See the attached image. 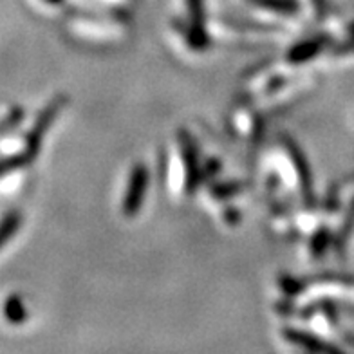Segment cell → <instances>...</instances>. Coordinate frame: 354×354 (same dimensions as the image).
I'll use <instances>...</instances> for the list:
<instances>
[{
	"instance_id": "30bf717a",
	"label": "cell",
	"mask_w": 354,
	"mask_h": 354,
	"mask_svg": "<svg viewBox=\"0 0 354 354\" xmlns=\"http://www.w3.org/2000/svg\"><path fill=\"white\" fill-rule=\"evenodd\" d=\"M253 4L261 6L264 10H271L275 13L295 15L299 13V4L295 0H252Z\"/></svg>"
},
{
	"instance_id": "ba28073f",
	"label": "cell",
	"mask_w": 354,
	"mask_h": 354,
	"mask_svg": "<svg viewBox=\"0 0 354 354\" xmlns=\"http://www.w3.org/2000/svg\"><path fill=\"white\" fill-rule=\"evenodd\" d=\"M22 226V215L19 212H10L0 219V250L10 243L11 237L19 232Z\"/></svg>"
},
{
	"instance_id": "8992f818",
	"label": "cell",
	"mask_w": 354,
	"mask_h": 354,
	"mask_svg": "<svg viewBox=\"0 0 354 354\" xmlns=\"http://www.w3.org/2000/svg\"><path fill=\"white\" fill-rule=\"evenodd\" d=\"M288 150H289V156H291V159H293L295 167H297V172H299V177H300V187H302V192H304V197L308 201L313 199V181H311V170H309L308 167V161H306V158H304L302 150L297 147V145H293L291 141H288Z\"/></svg>"
},
{
	"instance_id": "5b68a950",
	"label": "cell",
	"mask_w": 354,
	"mask_h": 354,
	"mask_svg": "<svg viewBox=\"0 0 354 354\" xmlns=\"http://www.w3.org/2000/svg\"><path fill=\"white\" fill-rule=\"evenodd\" d=\"M286 340L291 342L293 345H299L302 349L311 351V353H336V347L322 342L320 338H317L315 335H309L306 331H300V329H286L284 331Z\"/></svg>"
},
{
	"instance_id": "3957f363",
	"label": "cell",
	"mask_w": 354,
	"mask_h": 354,
	"mask_svg": "<svg viewBox=\"0 0 354 354\" xmlns=\"http://www.w3.org/2000/svg\"><path fill=\"white\" fill-rule=\"evenodd\" d=\"M179 143H181L183 158H185V165H187V190L194 192L201 183V167L196 141L187 131H181L179 132Z\"/></svg>"
},
{
	"instance_id": "8fae6325",
	"label": "cell",
	"mask_w": 354,
	"mask_h": 354,
	"mask_svg": "<svg viewBox=\"0 0 354 354\" xmlns=\"http://www.w3.org/2000/svg\"><path fill=\"white\" fill-rule=\"evenodd\" d=\"M29 161H33V159L29 158L26 152L17 156H8V158H0V177L6 176V174L15 172V170H19V168H24Z\"/></svg>"
},
{
	"instance_id": "9c48e42d",
	"label": "cell",
	"mask_w": 354,
	"mask_h": 354,
	"mask_svg": "<svg viewBox=\"0 0 354 354\" xmlns=\"http://www.w3.org/2000/svg\"><path fill=\"white\" fill-rule=\"evenodd\" d=\"M4 317L11 322V324H22L28 318V308L24 304L22 297L19 295H11L10 299L4 302Z\"/></svg>"
},
{
	"instance_id": "5bb4252c",
	"label": "cell",
	"mask_w": 354,
	"mask_h": 354,
	"mask_svg": "<svg viewBox=\"0 0 354 354\" xmlns=\"http://www.w3.org/2000/svg\"><path fill=\"white\" fill-rule=\"evenodd\" d=\"M241 188H243V187H241L239 183H224V185H217V187H214L212 194H214L217 199H221V197L233 196V194L241 190Z\"/></svg>"
},
{
	"instance_id": "9a60e30c",
	"label": "cell",
	"mask_w": 354,
	"mask_h": 354,
	"mask_svg": "<svg viewBox=\"0 0 354 354\" xmlns=\"http://www.w3.org/2000/svg\"><path fill=\"white\" fill-rule=\"evenodd\" d=\"M353 228H354V206H353V208H351L349 217L345 219V226H344V230H342V233H340V239H338V241H340L342 244H344L345 241H347V235H349L351 230H353Z\"/></svg>"
},
{
	"instance_id": "52a82bcc",
	"label": "cell",
	"mask_w": 354,
	"mask_h": 354,
	"mask_svg": "<svg viewBox=\"0 0 354 354\" xmlns=\"http://www.w3.org/2000/svg\"><path fill=\"white\" fill-rule=\"evenodd\" d=\"M327 46L326 37L311 38V40H304L299 46H295L291 51H289V62L293 64H302V62H308L311 58L318 55V53Z\"/></svg>"
},
{
	"instance_id": "2e32d148",
	"label": "cell",
	"mask_w": 354,
	"mask_h": 354,
	"mask_svg": "<svg viewBox=\"0 0 354 354\" xmlns=\"http://www.w3.org/2000/svg\"><path fill=\"white\" fill-rule=\"evenodd\" d=\"M46 2H49V4H60L62 0H46Z\"/></svg>"
},
{
	"instance_id": "6da1fadb",
	"label": "cell",
	"mask_w": 354,
	"mask_h": 354,
	"mask_svg": "<svg viewBox=\"0 0 354 354\" xmlns=\"http://www.w3.org/2000/svg\"><path fill=\"white\" fill-rule=\"evenodd\" d=\"M66 96H56V98L38 114L33 129L28 132V138H26V150H24L31 159L37 158L38 150H40V145H42L44 141V136H46V132L51 129L53 122H55L56 116L60 114L62 109L66 107Z\"/></svg>"
},
{
	"instance_id": "7a4b0ae2",
	"label": "cell",
	"mask_w": 354,
	"mask_h": 354,
	"mask_svg": "<svg viewBox=\"0 0 354 354\" xmlns=\"http://www.w3.org/2000/svg\"><path fill=\"white\" fill-rule=\"evenodd\" d=\"M147 187H149V170L145 165H134L132 168L131 177H129V187L125 192V199H123L122 210L127 217H134L140 212L141 205L145 201V194H147Z\"/></svg>"
},
{
	"instance_id": "7c38bea8",
	"label": "cell",
	"mask_w": 354,
	"mask_h": 354,
	"mask_svg": "<svg viewBox=\"0 0 354 354\" xmlns=\"http://www.w3.org/2000/svg\"><path fill=\"white\" fill-rule=\"evenodd\" d=\"M24 120V111L20 107H15L13 111L8 114V118H4L2 122H0V136L8 134V132L15 131L17 127L22 123Z\"/></svg>"
},
{
	"instance_id": "277c9868",
	"label": "cell",
	"mask_w": 354,
	"mask_h": 354,
	"mask_svg": "<svg viewBox=\"0 0 354 354\" xmlns=\"http://www.w3.org/2000/svg\"><path fill=\"white\" fill-rule=\"evenodd\" d=\"M188 15H190V33L188 40L197 49H205L208 46V37L205 29V10L203 0H187Z\"/></svg>"
},
{
	"instance_id": "4fadbf2b",
	"label": "cell",
	"mask_w": 354,
	"mask_h": 354,
	"mask_svg": "<svg viewBox=\"0 0 354 354\" xmlns=\"http://www.w3.org/2000/svg\"><path fill=\"white\" fill-rule=\"evenodd\" d=\"M329 241H331V239H329V232H327V230H320V232L315 235V239H313V253H315V255H322V253L326 252Z\"/></svg>"
}]
</instances>
